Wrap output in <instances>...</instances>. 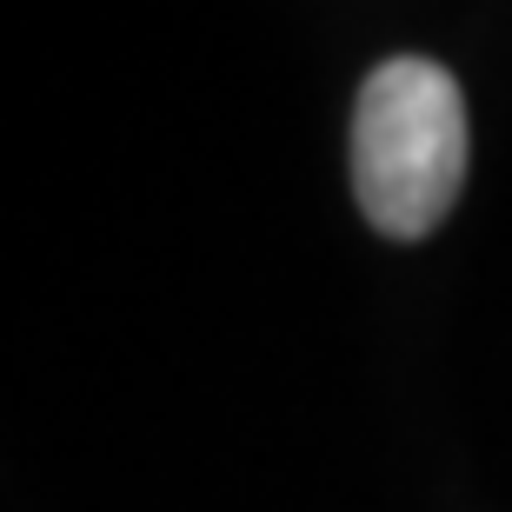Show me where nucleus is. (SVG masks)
I'll return each instance as SVG.
<instances>
[{"label":"nucleus","instance_id":"1","mask_svg":"<svg viewBox=\"0 0 512 512\" xmlns=\"http://www.w3.org/2000/svg\"><path fill=\"white\" fill-rule=\"evenodd\" d=\"M466 187V94L426 54L380 60L353 107V193L373 233L426 240Z\"/></svg>","mask_w":512,"mask_h":512}]
</instances>
